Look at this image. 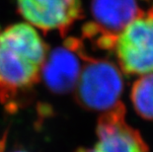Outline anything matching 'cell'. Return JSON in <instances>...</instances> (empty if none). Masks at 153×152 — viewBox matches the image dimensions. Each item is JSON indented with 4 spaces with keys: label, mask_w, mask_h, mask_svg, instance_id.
Returning a JSON list of instances; mask_svg holds the SVG:
<instances>
[{
    "label": "cell",
    "mask_w": 153,
    "mask_h": 152,
    "mask_svg": "<svg viewBox=\"0 0 153 152\" xmlns=\"http://www.w3.org/2000/svg\"><path fill=\"white\" fill-rule=\"evenodd\" d=\"M48 46L32 25L9 26L0 33V103L11 104L39 81Z\"/></svg>",
    "instance_id": "1"
},
{
    "label": "cell",
    "mask_w": 153,
    "mask_h": 152,
    "mask_svg": "<svg viewBox=\"0 0 153 152\" xmlns=\"http://www.w3.org/2000/svg\"><path fill=\"white\" fill-rule=\"evenodd\" d=\"M75 86L76 101L89 111L108 112L120 103L123 90L122 72L105 59L87 57Z\"/></svg>",
    "instance_id": "2"
},
{
    "label": "cell",
    "mask_w": 153,
    "mask_h": 152,
    "mask_svg": "<svg viewBox=\"0 0 153 152\" xmlns=\"http://www.w3.org/2000/svg\"><path fill=\"white\" fill-rule=\"evenodd\" d=\"M115 51L125 73H153V6L137 16L118 36Z\"/></svg>",
    "instance_id": "3"
},
{
    "label": "cell",
    "mask_w": 153,
    "mask_h": 152,
    "mask_svg": "<svg viewBox=\"0 0 153 152\" xmlns=\"http://www.w3.org/2000/svg\"><path fill=\"white\" fill-rule=\"evenodd\" d=\"M98 141L93 148L76 152H147L140 133L126 121V107L120 103L101 116L97 125Z\"/></svg>",
    "instance_id": "4"
},
{
    "label": "cell",
    "mask_w": 153,
    "mask_h": 152,
    "mask_svg": "<svg viewBox=\"0 0 153 152\" xmlns=\"http://www.w3.org/2000/svg\"><path fill=\"white\" fill-rule=\"evenodd\" d=\"M19 13L44 32L58 31L64 36L83 17L80 0H17Z\"/></svg>",
    "instance_id": "5"
},
{
    "label": "cell",
    "mask_w": 153,
    "mask_h": 152,
    "mask_svg": "<svg viewBox=\"0 0 153 152\" xmlns=\"http://www.w3.org/2000/svg\"><path fill=\"white\" fill-rule=\"evenodd\" d=\"M81 57L67 47H58L48 53L41 77L55 94H66L75 88L81 72Z\"/></svg>",
    "instance_id": "6"
},
{
    "label": "cell",
    "mask_w": 153,
    "mask_h": 152,
    "mask_svg": "<svg viewBox=\"0 0 153 152\" xmlns=\"http://www.w3.org/2000/svg\"><path fill=\"white\" fill-rule=\"evenodd\" d=\"M94 23L107 34L118 36L143 12L136 0H92Z\"/></svg>",
    "instance_id": "7"
},
{
    "label": "cell",
    "mask_w": 153,
    "mask_h": 152,
    "mask_svg": "<svg viewBox=\"0 0 153 152\" xmlns=\"http://www.w3.org/2000/svg\"><path fill=\"white\" fill-rule=\"evenodd\" d=\"M131 99L135 112L141 118L153 121V73L141 75L136 80Z\"/></svg>",
    "instance_id": "8"
},
{
    "label": "cell",
    "mask_w": 153,
    "mask_h": 152,
    "mask_svg": "<svg viewBox=\"0 0 153 152\" xmlns=\"http://www.w3.org/2000/svg\"><path fill=\"white\" fill-rule=\"evenodd\" d=\"M13 152H27V151H25V150H15Z\"/></svg>",
    "instance_id": "9"
}]
</instances>
